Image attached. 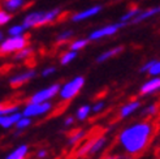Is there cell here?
Masks as SVG:
<instances>
[{
    "label": "cell",
    "mask_w": 160,
    "mask_h": 159,
    "mask_svg": "<svg viewBox=\"0 0 160 159\" xmlns=\"http://www.w3.org/2000/svg\"><path fill=\"white\" fill-rule=\"evenodd\" d=\"M160 134V120L156 117H145L124 128L116 134L115 140L106 149L107 154H126L138 158L151 147Z\"/></svg>",
    "instance_id": "6da1fadb"
},
{
    "label": "cell",
    "mask_w": 160,
    "mask_h": 159,
    "mask_svg": "<svg viewBox=\"0 0 160 159\" xmlns=\"http://www.w3.org/2000/svg\"><path fill=\"white\" fill-rule=\"evenodd\" d=\"M61 14H62L61 8H52V9L48 11H31L25 14L22 23L26 29L39 28L58 21Z\"/></svg>",
    "instance_id": "7a4b0ae2"
},
{
    "label": "cell",
    "mask_w": 160,
    "mask_h": 159,
    "mask_svg": "<svg viewBox=\"0 0 160 159\" xmlns=\"http://www.w3.org/2000/svg\"><path fill=\"white\" fill-rule=\"evenodd\" d=\"M26 46H29V38L25 34L16 37L9 35L0 43V56H8V55L16 54Z\"/></svg>",
    "instance_id": "3957f363"
},
{
    "label": "cell",
    "mask_w": 160,
    "mask_h": 159,
    "mask_svg": "<svg viewBox=\"0 0 160 159\" xmlns=\"http://www.w3.org/2000/svg\"><path fill=\"white\" fill-rule=\"evenodd\" d=\"M83 85H85V78L82 76H78V77L72 80V81L67 82L64 86H61V89H60V97H61V99L72 100L79 91H81Z\"/></svg>",
    "instance_id": "277c9868"
},
{
    "label": "cell",
    "mask_w": 160,
    "mask_h": 159,
    "mask_svg": "<svg viewBox=\"0 0 160 159\" xmlns=\"http://www.w3.org/2000/svg\"><path fill=\"white\" fill-rule=\"evenodd\" d=\"M126 23L124 22H116V23H108L106 26H102L99 29H95L92 30L91 33L89 34V39L90 41H100V39L106 38V37H112L115 35L116 33H118L120 30H121Z\"/></svg>",
    "instance_id": "5b68a950"
},
{
    "label": "cell",
    "mask_w": 160,
    "mask_h": 159,
    "mask_svg": "<svg viewBox=\"0 0 160 159\" xmlns=\"http://www.w3.org/2000/svg\"><path fill=\"white\" fill-rule=\"evenodd\" d=\"M60 89H61L60 84H53L50 87H47V89L41 90V91H38L37 94H34L30 99L25 100V103H26V105H30V103H42V102H44L47 99L53 98L55 95L60 91Z\"/></svg>",
    "instance_id": "8992f818"
},
{
    "label": "cell",
    "mask_w": 160,
    "mask_h": 159,
    "mask_svg": "<svg viewBox=\"0 0 160 159\" xmlns=\"http://www.w3.org/2000/svg\"><path fill=\"white\" fill-rule=\"evenodd\" d=\"M103 9V7L100 4H97V5H91L86 9H82L79 12H76L70 16V21L73 22H82V21H86V20H90L92 17H95L97 14H99Z\"/></svg>",
    "instance_id": "52a82bcc"
},
{
    "label": "cell",
    "mask_w": 160,
    "mask_h": 159,
    "mask_svg": "<svg viewBox=\"0 0 160 159\" xmlns=\"http://www.w3.org/2000/svg\"><path fill=\"white\" fill-rule=\"evenodd\" d=\"M51 103H30V105L26 106L25 111H23V116L29 117V116H38V115H42L48 112L51 110Z\"/></svg>",
    "instance_id": "ba28073f"
},
{
    "label": "cell",
    "mask_w": 160,
    "mask_h": 159,
    "mask_svg": "<svg viewBox=\"0 0 160 159\" xmlns=\"http://www.w3.org/2000/svg\"><path fill=\"white\" fill-rule=\"evenodd\" d=\"M35 74H37V72L34 69H29V70H26V72H22L20 74L13 76L9 80V85H11L12 89H18V87H21L22 85L28 84L30 80H33L35 77Z\"/></svg>",
    "instance_id": "9c48e42d"
},
{
    "label": "cell",
    "mask_w": 160,
    "mask_h": 159,
    "mask_svg": "<svg viewBox=\"0 0 160 159\" xmlns=\"http://www.w3.org/2000/svg\"><path fill=\"white\" fill-rule=\"evenodd\" d=\"M21 103H25V100L22 99H16V97L5 99L4 102L0 103V116L2 115H8V114H13L14 111H17Z\"/></svg>",
    "instance_id": "30bf717a"
},
{
    "label": "cell",
    "mask_w": 160,
    "mask_h": 159,
    "mask_svg": "<svg viewBox=\"0 0 160 159\" xmlns=\"http://www.w3.org/2000/svg\"><path fill=\"white\" fill-rule=\"evenodd\" d=\"M139 106H141V102H138V100H135L134 98H132V100H130L129 103H126L125 106H122V107H121V110H120L118 115H117L116 117H113V119H112V120H111V123H112V124H115L116 121H118V120H121V119L126 117L128 115L133 114L135 110H137V108H139Z\"/></svg>",
    "instance_id": "8fae6325"
},
{
    "label": "cell",
    "mask_w": 160,
    "mask_h": 159,
    "mask_svg": "<svg viewBox=\"0 0 160 159\" xmlns=\"http://www.w3.org/2000/svg\"><path fill=\"white\" fill-rule=\"evenodd\" d=\"M160 14V5H156V7H151V8H147V9H141V12L137 14V17H135L130 23L135 25V23H141L143 21H147L150 18L155 17V16Z\"/></svg>",
    "instance_id": "7c38bea8"
},
{
    "label": "cell",
    "mask_w": 160,
    "mask_h": 159,
    "mask_svg": "<svg viewBox=\"0 0 160 159\" xmlns=\"http://www.w3.org/2000/svg\"><path fill=\"white\" fill-rule=\"evenodd\" d=\"M160 90V77H155L151 78L150 81H147L146 84H143L141 90H139V95H147V94H152L155 91Z\"/></svg>",
    "instance_id": "4fadbf2b"
},
{
    "label": "cell",
    "mask_w": 160,
    "mask_h": 159,
    "mask_svg": "<svg viewBox=\"0 0 160 159\" xmlns=\"http://www.w3.org/2000/svg\"><path fill=\"white\" fill-rule=\"evenodd\" d=\"M26 0H2V7L8 12H17L26 5Z\"/></svg>",
    "instance_id": "5bb4252c"
},
{
    "label": "cell",
    "mask_w": 160,
    "mask_h": 159,
    "mask_svg": "<svg viewBox=\"0 0 160 159\" xmlns=\"http://www.w3.org/2000/svg\"><path fill=\"white\" fill-rule=\"evenodd\" d=\"M124 51V46H117V47H113V49H109L104 52H102L99 56L97 58V63H104L112 58H115L117 56L118 54H121Z\"/></svg>",
    "instance_id": "9a60e30c"
},
{
    "label": "cell",
    "mask_w": 160,
    "mask_h": 159,
    "mask_svg": "<svg viewBox=\"0 0 160 159\" xmlns=\"http://www.w3.org/2000/svg\"><path fill=\"white\" fill-rule=\"evenodd\" d=\"M21 117H22V115L17 114V112L12 114V115H2L0 116V125H2L3 128H9V126L17 123Z\"/></svg>",
    "instance_id": "2e32d148"
},
{
    "label": "cell",
    "mask_w": 160,
    "mask_h": 159,
    "mask_svg": "<svg viewBox=\"0 0 160 159\" xmlns=\"http://www.w3.org/2000/svg\"><path fill=\"white\" fill-rule=\"evenodd\" d=\"M69 105H70V100H65V99H62L61 102H59L58 105L55 106V108L52 110V112L46 117V120H50V119H52V117H56V116L62 115V114L67 111V108L69 107Z\"/></svg>",
    "instance_id": "e0dca14e"
},
{
    "label": "cell",
    "mask_w": 160,
    "mask_h": 159,
    "mask_svg": "<svg viewBox=\"0 0 160 159\" xmlns=\"http://www.w3.org/2000/svg\"><path fill=\"white\" fill-rule=\"evenodd\" d=\"M33 54H34L33 47L26 46V47H23L22 50L17 51L16 54H13V59L16 61H25V60H28V59H30L31 56H33Z\"/></svg>",
    "instance_id": "ac0fdd59"
},
{
    "label": "cell",
    "mask_w": 160,
    "mask_h": 159,
    "mask_svg": "<svg viewBox=\"0 0 160 159\" xmlns=\"http://www.w3.org/2000/svg\"><path fill=\"white\" fill-rule=\"evenodd\" d=\"M29 153V146L28 145H22L20 147H17L13 153H11L5 159H26Z\"/></svg>",
    "instance_id": "d6986e66"
},
{
    "label": "cell",
    "mask_w": 160,
    "mask_h": 159,
    "mask_svg": "<svg viewBox=\"0 0 160 159\" xmlns=\"http://www.w3.org/2000/svg\"><path fill=\"white\" fill-rule=\"evenodd\" d=\"M141 12V8L138 7H133L130 8V9H128L122 16H121V18H120V21L124 22V23H130L135 17H137V14Z\"/></svg>",
    "instance_id": "ffe728a7"
},
{
    "label": "cell",
    "mask_w": 160,
    "mask_h": 159,
    "mask_svg": "<svg viewBox=\"0 0 160 159\" xmlns=\"http://www.w3.org/2000/svg\"><path fill=\"white\" fill-rule=\"evenodd\" d=\"M106 142H107V137H106V134H104V136H102V137L97 141V144H95V145L92 146V149L89 151V154L86 155V158H85V159H91V158H94L95 155L98 154L99 150H102V149H103V146L106 145Z\"/></svg>",
    "instance_id": "44dd1931"
},
{
    "label": "cell",
    "mask_w": 160,
    "mask_h": 159,
    "mask_svg": "<svg viewBox=\"0 0 160 159\" xmlns=\"http://www.w3.org/2000/svg\"><path fill=\"white\" fill-rule=\"evenodd\" d=\"M74 37V31L72 29H67V30H62L61 33L58 34V37H56V42H58L59 44L61 43H67L69 41H72Z\"/></svg>",
    "instance_id": "7402d4cb"
},
{
    "label": "cell",
    "mask_w": 160,
    "mask_h": 159,
    "mask_svg": "<svg viewBox=\"0 0 160 159\" xmlns=\"http://www.w3.org/2000/svg\"><path fill=\"white\" fill-rule=\"evenodd\" d=\"M90 39L89 38H78L76 41H72L70 44H69V50H73V51H79L85 49V47L89 44Z\"/></svg>",
    "instance_id": "603a6c76"
},
{
    "label": "cell",
    "mask_w": 160,
    "mask_h": 159,
    "mask_svg": "<svg viewBox=\"0 0 160 159\" xmlns=\"http://www.w3.org/2000/svg\"><path fill=\"white\" fill-rule=\"evenodd\" d=\"M26 30H28V29L23 26V23H14V25H12L9 29H8V34L12 35V37H16V35H23Z\"/></svg>",
    "instance_id": "cb8c5ba5"
},
{
    "label": "cell",
    "mask_w": 160,
    "mask_h": 159,
    "mask_svg": "<svg viewBox=\"0 0 160 159\" xmlns=\"http://www.w3.org/2000/svg\"><path fill=\"white\" fill-rule=\"evenodd\" d=\"M76 58H77V51L69 50V51L64 52V54L61 55V58H60V63H61V65H67V64H69V63L73 61Z\"/></svg>",
    "instance_id": "d4e9b609"
},
{
    "label": "cell",
    "mask_w": 160,
    "mask_h": 159,
    "mask_svg": "<svg viewBox=\"0 0 160 159\" xmlns=\"http://www.w3.org/2000/svg\"><path fill=\"white\" fill-rule=\"evenodd\" d=\"M12 21V13L8 12L7 9H0V26H4L7 23H9Z\"/></svg>",
    "instance_id": "484cf974"
},
{
    "label": "cell",
    "mask_w": 160,
    "mask_h": 159,
    "mask_svg": "<svg viewBox=\"0 0 160 159\" xmlns=\"http://www.w3.org/2000/svg\"><path fill=\"white\" fill-rule=\"evenodd\" d=\"M99 159H137L135 156H132V155H126V154H120V153H116V154H107V155H102Z\"/></svg>",
    "instance_id": "4316f807"
},
{
    "label": "cell",
    "mask_w": 160,
    "mask_h": 159,
    "mask_svg": "<svg viewBox=\"0 0 160 159\" xmlns=\"http://www.w3.org/2000/svg\"><path fill=\"white\" fill-rule=\"evenodd\" d=\"M90 112V107L89 106H82L79 107L78 111H77V117L78 120H85V119L87 117V115H89Z\"/></svg>",
    "instance_id": "83f0119b"
},
{
    "label": "cell",
    "mask_w": 160,
    "mask_h": 159,
    "mask_svg": "<svg viewBox=\"0 0 160 159\" xmlns=\"http://www.w3.org/2000/svg\"><path fill=\"white\" fill-rule=\"evenodd\" d=\"M147 73L150 76H159L160 74V60H155V63L152 64V67L148 69Z\"/></svg>",
    "instance_id": "f1b7e54d"
},
{
    "label": "cell",
    "mask_w": 160,
    "mask_h": 159,
    "mask_svg": "<svg viewBox=\"0 0 160 159\" xmlns=\"http://www.w3.org/2000/svg\"><path fill=\"white\" fill-rule=\"evenodd\" d=\"M28 125H30V119H20V120L16 123L17 129H23V128H26Z\"/></svg>",
    "instance_id": "f546056e"
},
{
    "label": "cell",
    "mask_w": 160,
    "mask_h": 159,
    "mask_svg": "<svg viewBox=\"0 0 160 159\" xmlns=\"http://www.w3.org/2000/svg\"><path fill=\"white\" fill-rule=\"evenodd\" d=\"M47 155H48V150L46 147H41L35 154V159H44Z\"/></svg>",
    "instance_id": "4dcf8cb0"
},
{
    "label": "cell",
    "mask_w": 160,
    "mask_h": 159,
    "mask_svg": "<svg viewBox=\"0 0 160 159\" xmlns=\"http://www.w3.org/2000/svg\"><path fill=\"white\" fill-rule=\"evenodd\" d=\"M155 63V60H150V61H147V63H145L142 67H141V69H139V72L141 73H147L148 72V69L152 67V64Z\"/></svg>",
    "instance_id": "1f68e13d"
},
{
    "label": "cell",
    "mask_w": 160,
    "mask_h": 159,
    "mask_svg": "<svg viewBox=\"0 0 160 159\" xmlns=\"http://www.w3.org/2000/svg\"><path fill=\"white\" fill-rule=\"evenodd\" d=\"M55 72H56V68H55V67H48V68H44V69H43L42 76H43V77H48V76L53 74Z\"/></svg>",
    "instance_id": "d6a6232c"
},
{
    "label": "cell",
    "mask_w": 160,
    "mask_h": 159,
    "mask_svg": "<svg viewBox=\"0 0 160 159\" xmlns=\"http://www.w3.org/2000/svg\"><path fill=\"white\" fill-rule=\"evenodd\" d=\"M103 107H104V103H103V102H99L98 103V105H95L94 106V111H95V112H99V111H102L103 110Z\"/></svg>",
    "instance_id": "836d02e7"
},
{
    "label": "cell",
    "mask_w": 160,
    "mask_h": 159,
    "mask_svg": "<svg viewBox=\"0 0 160 159\" xmlns=\"http://www.w3.org/2000/svg\"><path fill=\"white\" fill-rule=\"evenodd\" d=\"M73 123H74V119L73 117H68L67 120H65V125H72Z\"/></svg>",
    "instance_id": "e575fe53"
},
{
    "label": "cell",
    "mask_w": 160,
    "mask_h": 159,
    "mask_svg": "<svg viewBox=\"0 0 160 159\" xmlns=\"http://www.w3.org/2000/svg\"><path fill=\"white\" fill-rule=\"evenodd\" d=\"M3 39H4V34H3V31H0V43H2Z\"/></svg>",
    "instance_id": "d590c367"
},
{
    "label": "cell",
    "mask_w": 160,
    "mask_h": 159,
    "mask_svg": "<svg viewBox=\"0 0 160 159\" xmlns=\"http://www.w3.org/2000/svg\"><path fill=\"white\" fill-rule=\"evenodd\" d=\"M56 159H65V156H60V158H56Z\"/></svg>",
    "instance_id": "8d00e7d4"
}]
</instances>
